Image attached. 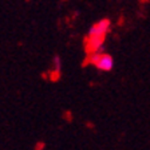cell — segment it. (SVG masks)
<instances>
[{"label": "cell", "instance_id": "cell-1", "mask_svg": "<svg viewBox=\"0 0 150 150\" xmlns=\"http://www.w3.org/2000/svg\"><path fill=\"white\" fill-rule=\"evenodd\" d=\"M110 23L109 19H100L97 23H94L87 32V36H106L110 31Z\"/></svg>", "mask_w": 150, "mask_h": 150}, {"label": "cell", "instance_id": "cell-2", "mask_svg": "<svg viewBox=\"0 0 150 150\" xmlns=\"http://www.w3.org/2000/svg\"><path fill=\"white\" fill-rule=\"evenodd\" d=\"M98 70L100 71H111L112 67H114V59H112V56L109 55V54H102V56L99 58V60L95 64Z\"/></svg>", "mask_w": 150, "mask_h": 150}, {"label": "cell", "instance_id": "cell-3", "mask_svg": "<svg viewBox=\"0 0 150 150\" xmlns=\"http://www.w3.org/2000/svg\"><path fill=\"white\" fill-rule=\"evenodd\" d=\"M60 71H62V59L59 55H55L52 59V70L50 72L51 81H58L60 76Z\"/></svg>", "mask_w": 150, "mask_h": 150}, {"label": "cell", "instance_id": "cell-4", "mask_svg": "<svg viewBox=\"0 0 150 150\" xmlns=\"http://www.w3.org/2000/svg\"><path fill=\"white\" fill-rule=\"evenodd\" d=\"M43 149H44V144H43V142H38L35 150H43Z\"/></svg>", "mask_w": 150, "mask_h": 150}]
</instances>
